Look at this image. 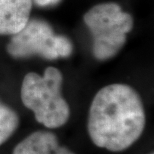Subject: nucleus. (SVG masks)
<instances>
[{
	"label": "nucleus",
	"mask_w": 154,
	"mask_h": 154,
	"mask_svg": "<svg viewBox=\"0 0 154 154\" xmlns=\"http://www.w3.org/2000/svg\"><path fill=\"white\" fill-rule=\"evenodd\" d=\"M145 119L138 92L127 84L114 83L95 94L89 108L87 131L97 147L121 152L140 138Z\"/></svg>",
	"instance_id": "1"
},
{
	"label": "nucleus",
	"mask_w": 154,
	"mask_h": 154,
	"mask_svg": "<svg viewBox=\"0 0 154 154\" xmlns=\"http://www.w3.org/2000/svg\"><path fill=\"white\" fill-rule=\"evenodd\" d=\"M63 76L59 69L49 66L43 76L29 72L21 84V100L34 113L36 121L46 128L63 126L70 117V108L61 93Z\"/></svg>",
	"instance_id": "2"
},
{
	"label": "nucleus",
	"mask_w": 154,
	"mask_h": 154,
	"mask_svg": "<svg viewBox=\"0 0 154 154\" xmlns=\"http://www.w3.org/2000/svg\"><path fill=\"white\" fill-rule=\"evenodd\" d=\"M92 38V52L99 61H105L123 48L127 34L133 28V18L115 2L100 3L91 7L83 16Z\"/></svg>",
	"instance_id": "3"
},
{
	"label": "nucleus",
	"mask_w": 154,
	"mask_h": 154,
	"mask_svg": "<svg viewBox=\"0 0 154 154\" xmlns=\"http://www.w3.org/2000/svg\"><path fill=\"white\" fill-rule=\"evenodd\" d=\"M11 36L6 50L17 59L36 55L55 60L69 57L73 51L70 39L55 34L50 24L41 19H29L22 29Z\"/></svg>",
	"instance_id": "4"
},
{
	"label": "nucleus",
	"mask_w": 154,
	"mask_h": 154,
	"mask_svg": "<svg viewBox=\"0 0 154 154\" xmlns=\"http://www.w3.org/2000/svg\"><path fill=\"white\" fill-rule=\"evenodd\" d=\"M33 0H0V35H13L30 19Z\"/></svg>",
	"instance_id": "5"
},
{
	"label": "nucleus",
	"mask_w": 154,
	"mask_h": 154,
	"mask_svg": "<svg viewBox=\"0 0 154 154\" xmlns=\"http://www.w3.org/2000/svg\"><path fill=\"white\" fill-rule=\"evenodd\" d=\"M12 154H75L61 146L57 136L50 131L38 130L28 135L16 145Z\"/></svg>",
	"instance_id": "6"
},
{
	"label": "nucleus",
	"mask_w": 154,
	"mask_h": 154,
	"mask_svg": "<svg viewBox=\"0 0 154 154\" xmlns=\"http://www.w3.org/2000/svg\"><path fill=\"white\" fill-rule=\"evenodd\" d=\"M19 125V117L13 109L0 100V146L11 137Z\"/></svg>",
	"instance_id": "7"
},
{
	"label": "nucleus",
	"mask_w": 154,
	"mask_h": 154,
	"mask_svg": "<svg viewBox=\"0 0 154 154\" xmlns=\"http://www.w3.org/2000/svg\"><path fill=\"white\" fill-rule=\"evenodd\" d=\"M62 0H33V2L39 7H49V6H56Z\"/></svg>",
	"instance_id": "8"
},
{
	"label": "nucleus",
	"mask_w": 154,
	"mask_h": 154,
	"mask_svg": "<svg viewBox=\"0 0 154 154\" xmlns=\"http://www.w3.org/2000/svg\"><path fill=\"white\" fill-rule=\"evenodd\" d=\"M149 154H153V153H149Z\"/></svg>",
	"instance_id": "9"
}]
</instances>
